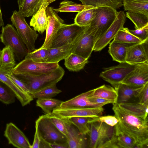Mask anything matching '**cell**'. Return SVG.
I'll list each match as a JSON object with an SVG mask.
<instances>
[{"instance_id":"816d5d0a","label":"cell","mask_w":148,"mask_h":148,"mask_svg":"<svg viewBox=\"0 0 148 148\" xmlns=\"http://www.w3.org/2000/svg\"><path fill=\"white\" fill-rule=\"evenodd\" d=\"M56 0H45V2H44V6L46 8L50 3Z\"/></svg>"},{"instance_id":"7bdbcfd3","label":"cell","mask_w":148,"mask_h":148,"mask_svg":"<svg viewBox=\"0 0 148 148\" xmlns=\"http://www.w3.org/2000/svg\"><path fill=\"white\" fill-rule=\"evenodd\" d=\"M47 114L56 127L66 137L67 132L64 121L51 113Z\"/></svg>"},{"instance_id":"e0dca14e","label":"cell","mask_w":148,"mask_h":148,"mask_svg":"<svg viewBox=\"0 0 148 148\" xmlns=\"http://www.w3.org/2000/svg\"><path fill=\"white\" fill-rule=\"evenodd\" d=\"M94 90H89L69 100L63 101L59 107L63 108H88L100 107L106 105L92 103L89 100L88 96Z\"/></svg>"},{"instance_id":"7dc6e473","label":"cell","mask_w":148,"mask_h":148,"mask_svg":"<svg viewBox=\"0 0 148 148\" xmlns=\"http://www.w3.org/2000/svg\"><path fill=\"white\" fill-rule=\"evenodd\" d=\"M89 97V96H88ZM89 100L91 102L95 103H105L107 104L109 103L114 104L112 101L109 100L99 98H89Z\"/></svg>"},{"instance_id":"30bf717a","label":"cell","mask_w":148,"mask_h":148,"mask_svg":"<svg viewBox=\"0 0 148 148\" xmlns=\"http://www.w3.org/2000/svg\"><path fill=\"white\" fill-rule=\"evenodd\" d=\"M126 14L124 11L118 12L117 16L110 26L95 42L93 51H101L114 39L118 32L123 28L125 22Z\"/></svg>"},{"instance_id":"83f0119b","label":"cell","mask_w":148,"mask_h":148,"mask_svg":"<svg viewBox=\"0 0 148 148\" xmlns=\"http://www.w3.org/2000/svg\"><path fill=\"white\" fill-rule=\"evenodd\" d=\"M88 62V59L71 53L64 59V65L70 71L77 72L82 69Z\"/></svg>"},{"instance_id":"603a6c76","label":"cell","mask_w":148,"mask_h":148,"mask_svg":"<svg viewBox=\"0 0 148 148\" xmlns=\"http://www.w3.org/2000/svg\"><path fill=\"white\" fill-rule=\"evenodd\" d=\"M73 43L48 49L46 62L56 63L64 59L72 52Z\"/></svg>"},{"instance_id":"e575fe53","label":"cell","mask_w":148,"mask_h":148,"mask_svg":"<svg viewBox=\"0 0 148 148\" xmlns=\"http://www.w3.org/2000/svg\"><path fill=\"white\" fill-rule=\"evenodd\" d=\"M82 4L92 6L96 8L108 6L115 9L123 6V0H79Z\"/></svg>"},{"instance_id":"7a4b0ae2","label":"cell","mask_w":148,"mask_h":148,"mask_svg":"<svg viewBox=\"0 0 148 148\" xmlns=\"http://www.w3.org/2000/svg\"><path fill=\"white\" fill-rule=\"evenodd\" d=\"M64 72V69L59 65L57 69L51 72L39 75L26 73H13L26 85L32 95L38 91L56 85L61 80Z\"/></svg>"},{"instance_id":"11a10c76","label":"cell","mask_w":148,"mask_h":148,"mask_svg":"<svg viewBox=\"0 0 148 148\" xmlns=\"http://www.w3.org/2000/svg\"><path fill=\"white\" fill-rule=\"evenodd\" d=\"M1 49H0V54H1Z\"/></svg>"},{"instance_id":"7c38bea8","label":"cell","mask_w":148,"mask_h":148,"mask_svg":"<svg viewBox=\"0 0 148 148\" xmlns=\"http://www.w3.org/2000/svg\"><path fill=\"white\" fill-rule=\"evenodd\" d=\"M102 107L88 108H63L59 106L51 113L63 120L74 117L99 116L104 111Z\"/></svg>"},{"instance_id":"b9f144b4","label":"cell","mask_w":148,"mask_h":148,"mask_svg":"<svg viewBox=\"0 0 148 148\" xmlns=\"http://www.w3.org/2000/svg\"><path fill=\"white\" fill-rule=\"evenodd\" d=\"M48 52V49L39 48L32 52H28L25 59H31L37 62H46Z\"/></svg>"},{"instance_id":"bcb514c9","label":"cell","mask_w":148,"mask_h":148,"mask_svg":"<svg viewBox=\"0 0 148 148\" xmlns=\"http://www.w3.org/2000/svg\"><path fill=\"white\" fill-rule=\"evenodd\" d=\"M99 119L101 122H104L112 126H114L119 122V120L115 116H100L99 117Z\"/></svg>"},{"instance_id":"f6af8a7d","label":"cell","mask_w":148,"mask_h":148,"mask_svg":"<svg viewBox=\"0 0 148 148\" xmlns=\"http://www.w3.org/2000/svg\"><path fill=\"white\" fill-rule=\"evenodd\" d=\"M138 99L140 103L148 105V83L143 86L138 95Z\"/></svg>"},{"instance_id":"74e56055","label":"cell","mask_w":148,"mask_h":148,"mask_svg":"<svg viewBox=\"0 0 148 148\" xmlns=\"http://www.w3.org/2000/svg\"><path fill=\"white\" fill-rule=\"evenodd\" d=\"M113 40L127 43H137L142 42L139 39L131 34L127 28L124 27L118 32Z\"/></svg>"},{"instance_id":"d590c367","label":"cell","mask_w":148,"mask_h":148,"mask_svg":"<svg viewBox=\"0 0 148 148\" xmlns=\"http://www.w3.org/2000/svg\"><path fill=\"white\" fill-rule=\"evenodd\" d=\"M117 145L119 148H134L136 143L134 140L121 130L117 124L115 125Z\"/></svg>"},{"instance_id":"cb8c5ba5","label":"cell","mask_w":148,"mask_h":148,"mask_svg":"<svg viewBox=\"0 0 148 148\" xmlns=\"http://www.w3.org/2000/svg\"><path fill=\"white\" fill-rule=\"evenodd\" d=\"M121 109L136 116L145 119H148V105L138 101L116 103Z\"/></svg>"},{"instance_id":"836d02e7","label":"cell","mask_w":148,"mask_h":148,"mask_svg":"<svg viewBox=\"0 0 148 148\" xmlns=\"http://www.w3.org/2000/svg\"><path fill=\"white\" fill-rule=\"evenodd\" d=\"M101 125V122L99 119L88 123L90 136L89 147L97 148L100 137Z\"/></svg>"},{"instance_id":"52a82bcc","label":"cell","mask_w":148,"mask_h":148,"mask_svg":"<svg viewBox=\"0 0 148 148\" xmlns=\"http://www.w3.org/2000/svg\"><path fill=\"white\" fill-rule=\"evenodd\" d=\"M58 63H41L31 59H25L11 69L14 73H26L33 75H39L51 72L59 66Z\"/></svg>"},{"instance_id":"f35d334b","label":"cell","mask_w":148,"mask_h":148,"mask_svg":"<svg viewBox=\"0 0 148 148\" xmlns=\"http://www.w3.org/2000/svg\"><path fill=\"white\" fill-rule=\"evenodd\" d=\"M16 97L12 90L0 80V101L6 104H10L15 101Z\"/></svg>"},{"instance_id":"484cf974","label":"cell","mask_w":148,"mask_h":148,"mask_svg":"<svg viewBox=\"0 0 148 148\" xmlns=\"http://www.w3.org/2000/svg\"><path fill=\"white\" fill-rule=\"evenodd\" d=\"M46 9L43 3L39 10L32 16L29 23L30 25L33 27L34 30L41 34L46 30L48 24Z\"/></svg>"},{"instance_id":"6da1fadb","label":"cell","mask_w":148,"mask_h":148,"mask_svg":"<svg viewBox=\"0 0 148 148\" xmlns=\"http://www.w3.org/2000/svg\"><path fill=\"white\" fill-rule=\"evenodd\" d=\"M114 116L119 120L120 129L135 141L134 148H148V120L131 114L120 108L116 103L112 108Z\"/></svg>"},{"instance_id":"4316f807","label":"cell","mask_w":148,"mask_h":148,"mask_svg":"<svg viewBox=\"0 0 148 148\" xmlns=\"http://www.w3.org/2000/svg\"><path fill=\"white\" fill-rule=\"evenodd\" d=\"M118 95L114 88L109 85H103L95 89L89 96V98H99L112 101L114 104L117 102Z\"/></svg>"},{"instance_id":"8fae6325","label":"cell","mask_w":148,"mask_h":148,"mask_svg":"<svg viewBox=\"0 0 148 148\" xmlns=\"http://www.w3.org/2000/svg\"><path fill=\"white\" fill-rule=\"evenodd\" d=\"M53 9L49 6L46 9L48 22L45 39L44 43L40 48V49H49L51 48L58 32L64 24V21L59 16Z\"/></svg>"},{"instance_id":"4dcf8cb0","label":"cell","mask_w":148,"mask_h":148,"mask_svg":"<svg viewBox=\"0 0 148 148\" xmlns=\"http://www.w3.org/2000/svg\"><path fill=\"white\" fill-rule=\"evenodd\" d=\"M125 11L141 13L148 16V2L130 0H123Z\"/></svg>"},{"instance_id":"5bb4252c","label":"cell","mask_w":148,"mask_h":148,"mask_svg":"<svg viewBox=\"0 0 148 148\" xmlns=\"http://www.w3.org/2000/svg\"><path fill=\"white\" fill-rule=\"evenodd\" d=\"M4 135L8 143L18 148H31L32 145L24 133L15 124L10 123L6 124Z\"/></svg>"},{"instance_id":"f546056e","label":"cell","mask_w":148,"mask_h":148,"mask_svg":"<svg viewBox=\"0 0 148 148\" xmlns=\"http://www.w3.org/2000/svg\"><path fill=\"white\" fill-rule=\"evenodd\" d=\"M99 116L74 117L65 120L74 125L81 134L86 135L89 132L88 123L99 120Z\"/></svg>"},{"instance_id":"1f68e13d","label":"cell","mask_w":148,"mask_h":148,"mask_svg":"<svg viewBox=\"0 0 148 148\" xmlns=\"http://www.w3.org/2000/svg\"><path fill=\"white\" fill-rule=\"evenodd\" d=\"M94 7L78 4L71 1L64 0L61 2L59 8L53 9L57 13L63 12H79L84 10L89 9Z\"/></svg>"},{"instance_id":"f5cc1de1","label":"cell","mask_w":148,"mask_h":148,"mask_svg":"<svg viewBox=\"0 0 148 148\" xmlns=\"http://www.w3.org/2000/svg\"><path fill=\"white\" fill-rule=\"evenodd\" d=\"M4 25V23L2 18V15L1 9L0 5V27Z\"/></svg>"},{"instance_id":"681fc988","label":"cell","mask_w":148,"mask_h":148,"mask_svg":"<svg viewBox=\"0 0 148 148\" xmlns=\"http://www.w3.org/2000/svg\"><path fill=\"white\" fill-rule=\"evenodd\" d=\"M49 145L51 148H69L67 143H50Z\"/></svg>"},{"instance_id":"277c9868","label":"cell","mask_w":148,"mask_h":148,"mask_svg":"<svg viewBox=\"0 0 148 148\" xmlns=\"http://www.w3.org/2000/svg\"><path fill=\"white\" fill-rule=\"evenodd\" d=\"M0 39L5 46L11 48L19 61L25 58L28 53L23 39L12 25L8 24L2 27Z\"/></svg>"},{"instance_id":"ffe728a7","label":"cell","mask_w":148,"mask_h":148,"mask_svg":"<svg viewBox=\"0 0 148 148\" xmlns=\"http://www.w3.org/2000/svg\"><path fill=\"white\" fill-rule=\"evenodd\" d=\"M143 86L136 87L122 83L119 84L114 88L118 95L116 103L136 101L135 99H138V95Z\"/></svg>"},{"instance_id":"8992f818","label":"cell","mask_w":148,"mask_h":148,"mask_svg":"<svg viewBox=\"0 0 148 148\" xmlns=\"http://www.w3.org/2000/svg\"><path fill=\"white\" fill-rule=\"evenodd\" d=\"M12 25L21 37L28 52L36 49L35 42L38 36L36 32L32 29L26 21L25 17L19 12L15 10L11 17Z\"/></svg>"},{"instance_id":"d6986e66","label":"cell","mask_w":148,"mask_h":148,"mask_svg":"<svg viewBox=\"0 0 148 148\" xmlns=\"http://www.w3.org/2000/svg\"><path fill=\"white\" fill-rule=\"evenodd\" d=\"M63 120V119H62ZM67 132L66 137L69 148H84L87 147L86 135L81 134L73 124L65 120Z\"/></svg>"},{"instance_id":"ba28073f","label":"cell","mask_w":148,"mask_h":148,"mask_svg":"<svg viewBox=\"0 0 148 148\" xmlns=\"http://www.w3.org/2000/svg\"><path fill=\"white\" fill-rule=\"evenodd\" d=\"M135 67V65L126 62L120 63L117 65L104 68L99 77L115 88L122 83Z\"/></svg>"},{"instance_id":"d6a6232c","label":"cell","mask_w":148,"mask_h":148,"mask_svg":"<svg viewBox=\"0 0 148 148\" xmlns=\"http://www.w3.org/2000/svg\"><path fill=\"white\" fill-rule=\"evenodd\" d=\"M95 8L84 10L78 13L74 20V23L81 27H85L90 25L95 15Z\"/></svg>"},{"instance_id":"44dd1931","label":"cell","mask_w":148,"mask_h":148,"mask_svg":"<svg viewBox=\"0 0 148 148\" xmlns=\"http://www.w3.org/2000/svg\"><path fill=\"white\" fill-rule=\"evenodd\" d=\"M8 69L0 68V80L6 84L12 90L22 106L29 104L33 100L34 97L31 95L23 91L6 75L5 73Z\"/></svg>"},{"instance_id":"9c48e42d","label":"cell","mask_w":148,"mask_h":148,"mask_svg":"<svg viewBox=\"0 0 148 148\" xmlns=\"http://www.w3.org/2000/svg\"><path fill=\"white\" fill-rule=\"evenodd\" d=\"M85 27L79 26L75 23L69 25L64 24L58 32L50 48L74 43Z\"/></svg>"},{"instance_id":"60d3db41","label":"cell","mask_w":148,"mask_h":148,"mask_svg":"<svg viewBox=\"0 0 148 148\" xmlns=\"http://www.w3.org/2000/svg\"><path fill=\"white\" fill-rule=\"evenodd\" d=\"M61 92L62 91L57 87L56 85H55L38 91L32 96L34 98L37 99L51 98Z\"/></svg>"},{"instance_id":"ee69618b","label":"cell","mask_w":148,"mask_h":148,"mask_svg":"<svg viewBox=\"0 0 148 148\" xmlns=\"http://www.w3.org/2000/svg\"><path fill=\"white\" fill-rule=\"evenodd\" d=\"M129 31L142 42L148 39V24L138 29L134 30L129 29Z\"/></svg>"},{"instance_id":"5b68a950","label":"cell","mask_w":148,"mask_h":148,"mask_svg":"<svg viewBox=\"0 0 148 148\" xmlns=\"http://www.w3.org/2000/svg\"><path fill=\"white\" fill-rule=\"evenodd\" d=\"M35 128L39 136L50 143H67L66 137L56 127L47 114L39 116L36 121Z\"/></svg>"},{"instance_id":"db71d44e","label":"cell","mask_w":148,"mask_h":148,"mask_svg":"<svg viewBox=\"0 0 148 148\" xmlns=\"http://www.w3.org/2000/svg\"><path fill=\"white\" fill-rule=\"evenodd\" d=\"M134 0V1H138L148 2V0Z\"/></svg>"},{"instance_id":"2e32d148","label":"cell","mask_w":148,"mask_h":148,"mask_svg":"<svg viewBox=\"0 0 148 148\" xmlns=\"http://www.w3.org/2000/svg\"><path fill=\"white\" fill-rule=\"evenodd\" d=\"M125 62L132 65L148 63V39L135 44L129 49Z\"/></svg>"},{"instance_id":"7402d4cb","label":"cell","mask_w":148,"mask_h":148,"mask_svg":"<svg viewBox=\"0 0 148 148\" xmlns=\"http://www.w3.org/2000/svg\"><path fill=\"white\" fill-rule=\"evenodd\" d=\"M137 43H125L113 40L110 43L108 52L113 60L120 63L126 62V58L128 50Z\"/></svg>"},{"instance_id":"d4e9b609","label":"cell","mask_w":148,"mask_h":148,"mask_svg":"<svg viewBox=\"0 0 148 148\" xmlns=\"http://www.w3.org/2000/svg\"><path fill=\"white\" fill-rule=\"evenodd\" d=\"M45 0H17L18 12L24 17L32 16L39 10Z\"/></svg>"},{"instance_id":"ab89813d","label":"cell","mask_w":148,"mask_h":148,"mask_svg":"<svg viewBox=\"0 0 148 148\" xmlns=\"http://www.w3.org/2000/svg\"><path fill=\"white\" fill-rule=\"evenodd\" d=\"M126 16L134 23L135 29L140 28L148 24V16L143 14L128 11Z\"/></svg>"},{"instance_id":"4fadbf2b","label":"cell","mask_w":148,"mask_h":148,"mask_svg":"<svg viewBox=\"0 0 148 148\" xmlns=\"http://www.w3.org/2000/svg\"><path fill=\"white\" fill-rule=\"evenodd\" d=\"M84 29L73 43L72 53L88 59L93 51L95 42L93 36Z\"/></svg>"},{"instance_id":"f907efd6","label":"cell","mask_w":148,"mask_h":148,"mask_svg":"<svg viewBox=\"0 0 148 148\" xmlns=\"http://www.w3.org/2000/svg\"><path fill=\"white\" fill-rule=\"evenodd\" d=\"M39 137L40 139L39 148H50V143L46 141L41 137Z\"/></svg>"},{"instance_id":"8d00e7d4","label":"cell","mask_w":148,"mask_h":148,"mask_svg":"<svg viewBox=\"0 0 148 148\" xmlns=\"http://www.w3.org/2000/svg\"><path fill=\"white\" fill-rule=\"evenodd\" d=\"M62 102V101L52 98L37 99L36 106L40 108L45 114H48L60 106Z\"/></svg>"},{"instance_id":"c3c4849f","label":"cell","mask_w":148,"mask_h":148,"mask_svg":"<svg viewBox=\"0 0 148 148\" xmlns=\"http://www.w3.org/2000/svg\"><path fill=\"white\" fill-rule=\"evenodd\" d=\"M40 139L37 130L35 128L34 138L31 148H39Z\"/></svg>"},{"instance_id":"f1b7e54d","label":"cell","mask_w":148,"mask_h":148,"mask_svg":"<svg viewBox=\"0 0 148 148\" xmlns=\"http://www.w3.org/2000/svg\"><path fill=\"white\" fill-rule=\"evenodd\" d=\"M14 54L9 46L5 47L1 50L0 55V68L12 69L16 65Z\"/></svg>"},{"instance_id":"9a60e30c","label":"cell","mask_w":148,"mask_h":148,"mask_svg":"<svg viewBox=\"0 0 148 148\" xmlns=\"http://www.w3.org/2000/svg\"><path fill=\"white\" fill-rule=\"evenodd\" d=\"M148 83V63L135 65L134 70L127 76L122 83L136 87L143 86Z\"/></svg>"},{"instance_id":"3957f363","label":"cell","mask_w":148,"mask_h":148,"mask_svg":"<svg viewBox=\"0 0 148 148\" xmlns=\"http://www.w3.org/2000/svg\"><path fill=\"white\" fill-rule=\"evenodd\" d=\"M95 16L85 30L93 37L95 43L109 28L118 13L116 10L108 6L95 8Z\"/></svg>"},{"instance_id":"ac0fdd59","label":"cell","mask_w":148,"mask_h":148,"mask_svg":"<svg viewBox=\"0 0 148 148\" xmlns=\"http://www.w3.org/2000/svg\"><path fill=\"white\" fill-rule=\"evenodd\" d=\"M97 148H119L115 126H112L101 122L100 137Z\"/></svg>"}]
</instances>
